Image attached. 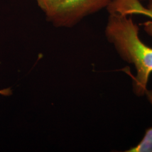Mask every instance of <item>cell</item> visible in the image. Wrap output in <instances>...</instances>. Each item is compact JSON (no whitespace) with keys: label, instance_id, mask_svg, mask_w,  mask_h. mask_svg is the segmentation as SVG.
<instances>
[{"label":"cell","instance_id":"6da1fadb","mask_svg":"<svg viewBox=\"0 0 152 152\" xmlns=\"http://www.w3.org/2000/svg\"><path fill=\"white\" fill-rule=\"evenodd\" d=\"M129 16L109 13L105 33L120 56L135 66L137 75L133 78L134 91L137 96H142L147 91L152 72V48L142 42L139 28Z\"/></svg>","mask_w":152,"mask_h":152},{"label":"cell","instance_id":"3957f363","mask_svg":"<svg viewBox=\"0 0 152 152\" xmlns=\"http://www.w3.org/2000/svg\"><path fill=\"white\" fill-rule=\"evenodd\" d=\"M110 11L124 15H142L149 17L151 20L141 24L148 34L152 37V0L148 7L142 5L139 0H113L109 6Z\"/></svg>","mask_w":152,"mask_h":152},{"label":"cell","instance_id":"5b68a950","mask_svg":"<svg viewBox=\"0 0 152 152\" xmlns=\"http://www.w3.org/2000/svg\"><path fill=\"white\" fill-rule=\"evenodd\" d=\"M48 19L59 7L64 0H35Z\"/></svg>","mask_w":152,"mask_h":152},{"label":"cell","instance_id":"277c9868","mask_svg":"<svg viewBox=\"0 0 152 152\" xmlns=\"http://www.w3.org/2000/svg\"><path fill=\"white\" fill-rule=\"evenodd\" d=\"M149 101L152 104V90H147L145 94ZM126 152H152V127L147 129L145 134L141 141L135 147Z\"/></svg>","mask_w":152,"mask_h":152},{"label":"cell","instance_id":"7a4b0ae2","mask_svg":"<svg viewBox=\"0 0 152 152\" xmlns=\"http://www.w3.org/2000/svg\"><path fill=\"white\" fill-rule=\"evenodd\" d=\"M113 0H64L48 18L58 27H71L83 18L107 8Z\"/></svg>","mask_w":152,"mask_h":152}]
</instances>
